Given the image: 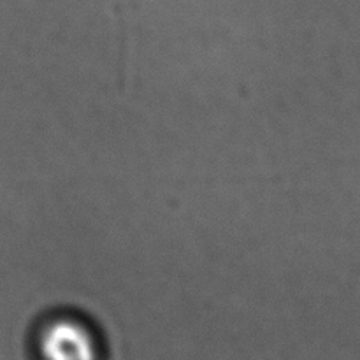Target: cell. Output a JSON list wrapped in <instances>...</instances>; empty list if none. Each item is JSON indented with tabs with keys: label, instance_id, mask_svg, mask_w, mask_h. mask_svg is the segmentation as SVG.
<instances>
[{
	"label": "cell",
	"instance_id": "obj_1",
	"mask_svg": "<svg viewBox=\"0 0 360 360\" xmlns=\"http://www.w3.org/2000/svg\"><path fill=\"white\" fill-rule=\"evenodd\" d=\"M39 352L44 360H97L98 347L90 327L74 316L49 320L39 334Z\"/></svg>",
	"mask_w": 360,
	"mask_h": 360
}]
</instances>
